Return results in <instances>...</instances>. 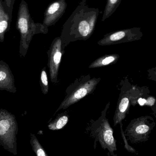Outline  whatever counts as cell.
Masks as SVG:
<instances>
[{
    "label": "cell",
    "instance_id": "18",
    "mask_svg": "<svg viewBox=\"0 0 156 156\" xmlns=\"http://www.w3.org/2000/svg\"><path fill=\"white\" fill-rule=\"evenodd\" d=\"M120 126H121V134H122V137L124 143L125 148L127 150L128 152L130 153H133V154H136V150L135 148L131 147L128 144L127 141V138L126 136L125 135L124 132L122 128V122L120 123Z\"/></svg>",
    "mask_w": 156,
    "mask_h": 156
},
{
    "label": "cell",
    "instance_id": "16",
    "mask_svg": "<svg viewBox=\"0 0 156 156\" xmlns=\"http://www.w3.org/2000/svg\"><path fill=\"white\" fill-rule=\"evenodd\" d=\"M30 144L36 156H49L34 134H30Z\"/></svg>",
    "mask_w": 156,
    "mask_h": 156
},
{
    "label": "cell",
    "instance_id": "15",
    "mask_svg": "<svg viewBox=\"0 0 156 156\" xmlns=\"http://www.w3.org/2000/svg\"><path fill=\"white\" fill-rule=\"evenodd\" d=\"M121 2L122 0H107L102 18V22H104L107 18L112 15L119 7Z\"/></svg>",
    "mask_w": 156,
    "mask_h": 156
},
{
    "label": "cell",
    "instance_id": "13",
    "mask_svg": "<svg viewBox=\"0 0 156 156\" xmlns=\"http://www.w3.org/2000/svg\"><path fill=\"white\" fill-rule=\"evenodd\" d=\"M119 58L120 55L117 54L105 55L96 59L89 66V68L90 69L97 68L115 64L117 63Z\"/></svg>",
    "mask_w": 156,
    "mask_h": 156
},
{
    "label": "cell",
    "instance_id": "10",
    "mask_svg": "<svg viewBox=\"0 0 156 156\" xmlns=\"http://www.w3.org/2000/svg\"><path fill=\"white\" fill-rule=\"evenodd\" d=\"M67 0H56L48 6L44 13L43 25L48 28L54 25L63 16L67 7Z\"/></svg>",
    "mask_w": 156,
    "mask_h": 156
},
{
    "label": "cell",
    "instance_id": "1",
    "mask_svg": "<svg viewBox=\"0 0 156 156\" xmlns=\"http://www.w3.org/2000/svg\"><path fill=\"white\" fill-rule=\"evenodd\" d=\"M100 11L80 2L62 27L61 36L64 49L71 42L86 40L94 33Z\"/></svg>",
    "mask_w": 156,
    "mask_h": 156
},
{
    "label": "cell",
    "instance_id": "5",
    "mask_svg": "<svg viewBox=\"0 0 156 156\" xmlns=\"http://www.w3.org/2000/svg\"><path fill=\"white\" fill-rule=\"evenodd\" d=\"M18 128L15 116L5 110H0V146L14 155L17 154L16 136Z\"/></svg>",
    "mask_w": 156,
    "mask_h": 156
},
{
    "label": "cell",
    "instance_id": "9",
    "mask_svg": "<svg viewBox=\"0 0 156 156\" xmlns=\"http://www.w3.org/2000/svg\"><path fill=\"white\" fill-rule=\"evenodd\" d=\"M64 53L61 38L60 37H56L52 42L50 49L48 52V66L49 68L50 80L53 83H56L58 82L59 69Z\"/></svg>",
    "mask_w": 156,
    "mask_h": 156
},
{
    "label": "cell",
    "instance_id": "12",
    "mask_svg": "<svg viewBox=\"0 0 156 156\" xmlns=\"http://www.w3.org/2000/svg\"><path fill=\"white\" fill-rule=\"evenodd\" d=\"M12 20L5 10L3 1L0 0V42H4L5 35L10 29Z\"/></svg>",
    "mask_w": 156,
    "mask_h": 156
},
{
    "label": "cell",
    "instance_id": "20",
    "mask_svg": "<svg viewBox=\"0 0 156 156\" xmlns=\"http://www.w3.org/2000/svg\"><path fill=\"white\" fill-rule=\"evenodd\" d=\"M87 0H81V2L84 3H87Z\"/></svg>",
    "mask_w": 156,
    "mask_h": 156
},
{
    "label": "cell",
    "instance_id": "19",
    "mask_svg": "<svg viewBox=\"0 0 156 156\" xmlns=\"http://www.w3.org/2000/svg\"><path fill=\"white\" fill-rule=\"evenodd\" d=\"M15 0H4L5 7L10 17H13V12Z\"/></svg>",
    "mask_w": 156,
    "mask_h": 156
},
{
    "label": "cell",
    "instance_id": "2",
    "mask_svg": "<svg viewBox=\"0 0 156 156\" xmlns=\"http://www.w3.org/2000/svg\"><path fill=\"white\" fill-rule=\"evenodd\" d=\"M16 27L20 34L19 53L22 57H25L26 55L34 35L46 34L48 32V28L45 27L43 24L34 22L31 17L27 3L24 0H22L19 5Z\"/></svg>",
    "mask_w": 156,
    "mask_h": 156
},
{
    "label": "cell",
    "instance_id": "17",
    "mask_svg": "<svg viewBox=\"0 0 156 156\" xmlns=\"http://www.w3.org/2000/svg\"><path fill=\"white\" fill-rule=\"evenodd\" d=\"M40 83L42 92L44 94H47L48 92L49 83L45 68L42 69L40 74Z\"/></svg>",
    "mask_w": 156,
    "mask_h": 156
},
{
    "label": "cell",
    "instance_id": "11",
    "mask_svg": "<svg viewBox=\"0 0 156 156\" xmlns=\"http://www.w3.org/2000/svg\"><path fill=\"white\" fill-rule=\"evenodd\" d=\"M13 76L9 66L3 61H0V90L11 93L16 92Z\"/></svg>",
    "mask_w": 156,
    "mask_h": 156
},
{
    "label": "cell",
    "instance_id": "6",
    "mask_svg": "<svg viewBox=\"0 0 156 156\" xmlns=\"http://www.w3.org/2000/svg\"><path fill=\"white\" fill-rule=\"evenodd\" d=\"M155 125L153 117L141 116L132 120L124 132L132 144L145 143L149 140V135Z\"/></svg>",
    "mask_w": 156,
    "mask_h": 156
},
{
    "label": "cell",
    "instance_id": "3",
    "mask_svg": "<svg viewBox=\"0 0 156 156\" xmlns=\"http://www.w3.org/2000/svg\"><path fill=\"white\" fill-rule=\"evenodd\" d=\"M110 105V102H109L98 120L91 121L88 130L89 131L90 136L95 139L94 148L95 144L99 142L103 150H108L109 156L110 154L111 156H117L114 153L117 151V146L116 140L113 136V129L106 118V113Z\"/></svg>",
    "mask_w": 156,
    "mask_h": 156
},
{
    "label": "cell",
    "instance_id": "4",
    "mask_svg": "<svg viewBox=\"0 0 156 156\" xmlns=\"http://www.w3.org/2000/svg\"><path fill=\"white\" fill-rule=\"evenodd\" d=\"M100 80V78H91L89 75L76 79L67 88L66 97L56 112L67 109L92 93Z\"/></svg>",
    "mask_w": 156,
    "mask_h": 156
},
{
    "label": "cell",
    "instance_id": "8",
    "mask_svg": "<svg viewBox=\"0 0 156 156\" xmlns=\"http://www.w3.org/2000/svg\"><path fill=\"white\" fill-rule=\"evenodd\" d=\"M143 34L140 27L122 29L106 34L98 44L101 46L111 45L140 40Z\"/></svg>",
    "mask_w": 156,
    "mask_h": 156
},
{
    "label": "cell",
    "instance_id": "7",
    "mask_svg": "<svg viewBox=\"0 0 156 156\" xmlns=\"http://www.w3.org/2000/svg\"><path fill=\"white\" fill-rule=\"evenodd\" d=\"M143 94V90L135 86L128 90H122L114 117V126L122 122L128 114L131 105L138 102V100Z\"/></svg>",
    "mask_w": 156,
    "mask_h": 156
},
{
    "label": "cell",
    "instance_id": "14",
    "mask_svg": "<svg viewBox=\"0 0 156 156\" xmlns=\"http://www.w3.org/2000/svg\"><path fill=\"white\" fill-rule=\"evenodd\" d=\"M69 121L68 115L64 113L59 114L58 116L49 123L48 126L49 129L52 131H56L62 129L67 123Z\"/></svg>",
    "mask_w": 156,
    "mask_h": 156
}]
</instances>
